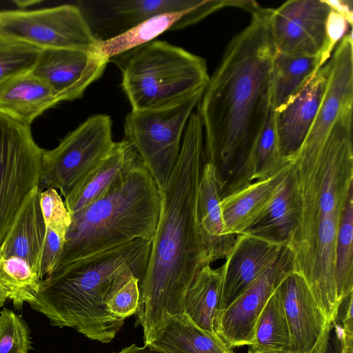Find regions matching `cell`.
Returning a JSON list of instances; mask_svg holds the SVG:
<instances>
[{"instance_id": "38", "label": "cell", "mask_w": 353, "mask_h": 353, "mask_svg": "<svg viewBox=\"0 0 353 353\" xmlns=\"http://www.w3.org/2000/svg\"><path fill=\"white\" fill-rule=\"evenodd\" d=\"M113 353H168L161 350L153 347L150 345H144L139 347L136 344H132L128 347L121 349L119 352Z\"/></svg>"}, {"instance_id": "15", "label": "cell", "mask_w": 353, "mask_h": 353, "mask_svg": "<svg viewBox=\"0 0 353 353\" xmlns=\"http://www.w3.org/2000/svg\"><path fill=\"white\" fill-rule=\"evenodd\" d=\"M250 6V1L245 0H200L190 8L154 16L118 34L99 39L95 52L110 61L113 57L152 41L165 32L186 28L223 8L248 10Z\"/></svg>"}, {"instance_id": "17", "label": "cell", "mask_w": 353, "mask_h": 353, "mask_svg": "<svg viewBox=\"0 0 353 353\" xmlns=\"http://www.w3.org/2000/svg\"><path fill=\"white\" fill-rule=\"evenodd\" d=\"M325 63L314 74L294 100L276 113L279 148L283 159L301 147L318 113L327 83Z\"/></svg>"}, {"instance_id": "14", "label": "cell", "mask_w": 353, "mask_h": 353, "mask_svg": "<svg viewBox=\"0 0 353 353\" xmlns=\"http://www.w3.org/2000/svg\"><path fill=\"white\" fill-rule=\"evenodd\" d=\"M277 288L289 326L291 353H317L332 321L327 319L300 274L290 272Z\"/></svg>"}, {"instance_id": "11", "label": "cell", "mask_w": 353, "mask_h": 353, "mask_svg": "<svg viewBox=\"0 0 353 353\" xmlns=\"http://www.w3.org/2000/svg\"><path fill=\"white\" fill-rule=\"evenodd\" d=\"M332 8L327 1L290 0L270 8L268 25L276 53L321 57L335 48L327 32Z\"/></svg>"}, {"instance_id": "3", "label": "cell", "mask_w": 353, "mask_h": 353, "mask_svg": "<svg viewBox=\"0 0 353 353\" xmlns=\"http://www.w3.org/2000/svg\"><path fill=\"white\" fill-rule=\"evenodd\" d=\"M352 107L339 115L324 143L301 148L290 160L299 191L298 226L287 247L294 272L305 280L329 321L339 314L335 249L347 199L353 193Z\"/></svg>"}, {"instance_id": "4", "label": "cell", "mask_w": 353, "mask_h": 353, "mask_svg": "<svg viewBox=\"0 0 353 353\" xmlns=\"http://www.w3.org/2000/svg\"><path fill=\"white\" fill-rule=\"evenodd\" d=\"M152 241L137 239L54 270L41 281L30 307L53 326L69 327L90 339L110 343L124 320L108 311L105 300L120 279L132 272L143 278Z\"/></svg>"}, {"instance_id": "34", "label": "cell", "mask_w": 353, "mask_h": 353, "mask_svg": "<svg viewBox=\"0 0 353 353\" xmlns=\"http://www.w3.org/2000/svg\"><path fill=\"white\" fill-rule=\"evenodd\" d=\"M40 205L46 228L65 238L71 216L57 189L48 188L42 190Z\"/></svg>"}, {"instance_id": "27", "label": "cell", "mask_w": 353, "mask_h": 353, "mask_svg": "<svg viewBox=\"0 0 353 353\" xmlns=\"http://www.w3.org/2000/svg\"><path fill=\"white\" fill-rule=\"evenodd\" d=\"M200 0H122L101 1L106 10L103 23L119 28L118 34L161 14L190 8Z\"/></svg>"}, {"instance_id": "28", "label": "cell", "mask_w": 353, "mask_h": 353, "mask_svg": "<svg viewBox=\"0 0 353 353\" xmlns=\"http://www.w3.org/2000/svg\"><path fill=\"white\" fill-rule=\"evenodd\" d=\"M250 346L252 350L263 353H291L289 326L277 288L259 315Z\"/></svg>"}, {"instance_id": "5", "label": "cell", "mask_w": 353, "mask_h": 353, "mask_svg": "<svg viewBox=\"0 0 353 353\" xmlns=\"http://www.w3.org/2000/svg\"><path fill=\"white\" fill-rule=\"evenodd\" d=\"M159 209L158 188L141 160L101 197L70 214L54 270L134 240L152 241Z\"/></svg>"}, {"instance_id": "16", "label": "cell", "mask_w": 353, "mask_h": 353, "mask_svg": "<svg viewBox=\"0 0 353 353\" xmlns=\"http://www.w3.org/2000/svg\"><path fill=\"white\" fill-rule=\"evenodd\" d=\"M283 247L245 234L236 236L234 245L221 266V290L214 319L274 263Z\"/></svg>"}, {"instance_id": "12", "label": "cell", "mask_w": 353, "mask_h": 353, "mask_svg": "<svg viewBox=\"0 0 353 353\" xmlns=\"http://www.w3.org/2000/svg\"><path fill=\"white\" fill-rule=\"evenodd\" d=\"M294 271L293 255L284 246L277 260L214 319L215 332L230 347L251 345L259 315L281 281Z\"/></svg>"}, {"instance_id": "20", "label": "cell", "mask_w": 353, "mask_h": 353, "mask_svg": "<svg viewBox=\"0 0 353 353\" xmlns=\"http://www.w3.org/2000/svg\"><path fill=\"white\" fill-rule=\"evenodd\" d=\"M289 166L290 161L271 176L255 181L221 199V208L228 234H242L261 215L279 193Z\"/></svg>"}, {"instance_id": "2", "label": "cell", "mask_w": 353, "mask_h": 353, "mask_svg": "<svg viewBox=\"0 0 353 353\" xmlns=\"http://www.w3.org/2000/svg\"><path fill=\"white\" fill-rule=\"evenodd\" d=\"M205 163L203 126L194 111L176 165L165 187L158 190L159 219L135 314L144 344L156 339L170 318L184 313L188 289L198 273L212 263L197 215Z\"/></svg>"}, {"instance_id": "39", "label": "cell", "mask_w": 353, "mask_h": 353, "mask_svg": "<svg viewBox=\"0 0 353 353\" xmlns=\"http://www.w3.org/2000/svg\"><path fill=\"white\" fill-rule=\"evenodd\" d=\"M8 299L6 293L0 288V307L3 306L6 299Z\"/></svg>"}, {"instance_id": "21", "label": "cell", "mask_w": 353, "mask_h": 353, "mask_svg": "<svg viewBox=\"0 0 353 353\" xmlns=\"http://www.w3.org/2000/svg\"><path fill=\"white\" fill-rule=\"evenodd\" d=\"M140 161V156L126 139L114 142L108 154L64 199L69 213L72 214L99 199Z\"/></svg>"}, {"instance_id": "9", "label": "cell", "mask_w": 353, "mask_h": 353, "mask_svg": "<svg viewBox=\"0 0 353 353\" xmlns=\"http://www.w3.org/2000/svg\"><path fill=\"white\" fill-rule=\"evenodd\" d=\"M112 120L106 114L88 117L57 147L44 150L40 189H58L64 199L110 152Z\"/></svg>"}, {"instance_id": "32", "label": "cell", "mask_w": 353, "mask_h": 353, "mask_svg": "<svg viewBox=\"0 0 353 353\" xmlns=\"http://www.w3.org/2000/svg\"><path fill=\"white\" fill-rule=\"evenodd\" d=\"M139 281L132 272L125 273L105 300L108 311L124 320L136 314L139 305Z\"/></svg>"}, {"instance_id": "25", "label": "cell", "mask_w": 353, "mask_h": 353, "mask_svg": "<svg viewBox=\"0 0 353 353\" xmlns=\"http://www.w3.org/2000/svg\"><path fill=\"white\" fill-rule=\"evenodd\" d=\"M325 63L321 57L276 53L272 86L274 111L280 112L290 103Z\"/></svg>"}, {"instance_id": "40", "label": "cell", "mask_w": 353, "mask_h": 353, "mask_svg": "<svg viewBox=\"0 0 353 353\" xmlns=\"http://www.w3.org/2000/svg\"><path fill=\"white\" fill-rule=\"evenodd\" d=\"M247 353H262V352H256V351L248 350Z\"/></svg>"}, {"instance_id": "8", "label": "cell", "mask_w": 353, "mask_h": 353, "mask_svg": "<svg viewBox=\"0 0 353 353\" xmlns=\"http://www.w3.org/2000/svg\"><path fill=\"white\" fill-rule=\"evenodd\" d=\"M44 150L30 127L0 112V245L28 195L40 188Z\"/></svg>"}, {"instance_id": "24", "label": "cell", "mask_w": 353, "mask_h": 353, "mask_svg": "<svg viewBox=\"0 0 353 353\" xmlns=\"http://www.w3.org/2000/svg\"><path fill=\"white\" fill-rule=\"evenodd\" d=\"M150 345L168 353H234L216 334L196 325L185 313L170 318Z\"/></svg>"}, {"instance_id": "22", "label": "cell", "mask_w": 353, "mask_h": 353, "mask_svg": "<svg viewBox=\"0 0 353 353\" xmlns=\"http://www.w3.org/2000/svg\"><path fill=\"white\" fill-rule=\"evenodd\" d=\"M300 212L299 191L290 161L287 176L279 193L268 208L242 234L287 246L298 226Z\"/></svg>"}, {"instance_id": "31", "label": "cell", "mask_w": 353, "mask_h": 353, "mask_svg": "<svg viewBox=\"0 0 353 353\" xmlns=\"http://www.w3.org/2000/svg\"><path fill=\"white\" fill-rule=\"evenodd\" d=\"M41 50L0 34V83L32 69Z\"/></svg>"}, {"instance_id": "30", "label": "cell", "mask_w": 353, "mask_h": 353, "mask_svg": "<svg viewBox=\"0 0 353 353\" xmlns=\"http://www.w3.org/2000/svg\"><path fill=\"white\" fill-rule=\"evenodd\" d=\"M335 282L338 301L353 292V193L346 203L335 249Z\"/></svg>"}, {"instance_id": "18", "label": "cell", "mask_w": 353, "mask_h": 353, "mask_svg": "<svg viewBox=\"0 0 353 353\" xmlns=\"http://www.w3.org/2000/svg\"><path fill=\"white\" fill-rule=\"evenodd\" d=\"M41 191L39 187H36L30 192L0 245L1 256L23 259L41 279V260L46 235L40 205Z\"/></svg>"}, {"instance_id": "29", "label": "cell", "mask_w": 353, "mask_h": 353, "mask_svg": "<svg viewBox=\"0 0 353 353\" xmlns=\"http://www.w3.org/2000/svg\"><path fill=\"white\" fill-rule=\"evenodd\" d=\"M41 279L23 259L0 255V288L8 299L20 309L25 302L30 305L34 301Z\"/></svg>"}, {"instance_id": "37", "label": "cell", "mask_w": 353, "mask_h": 353, "mask_svg": "<svg viewBox=\"0 0 353 353\" xmlns=\"http://www.w3.org/2000/svg\"><path fill=\"white\" fill-rule=\"evenodd\" d=\"M331 7L343 15L350 25L352 23V6L348 5L350 1H327Z\"/></svg>"}, {"instance_id": "13", "label": "cell", "mask_w": 353, "mask_h": 353, "mask_svg": "<svg viewBox=\"0 0 353 353\" xmlns=\"http://www.w3.org/2000/svg\"><path fill=\"white\" fill-rule=\"evenodd\" d=\"M109 61L95 51L41 50L32 72L47 83L61 102L81 98L103 73Z\"/></svg>"}, {"instance_id": "1", "label": "cell", "mask_w": 353, "mask_h": 353, "mask_svg": "<svg viewBox=\"0 0 353 353\" xmlns=\"http://www.w3.org/2000/svg\"><path fill=\"white\" fill-rule=\"evenodd\" d=\"M269 12L260 7L251 14L249 25L227 46L196 105L205 163L215 168L222 198L247 163L273 108L276 50Z\"/></svg>"}, {"instance_id": "36", "label": "cell", "mask_w": 353, "mask_h": 353, "mask_svg": "<svg viewBox=\"0 0 353 353\" xmlns=\"http://www.w3.org/2000/svg\"><path fill=\"white\" fill-rule=\"evenodd\" d=\"M343 334V328L337 316L331 323L326 341L317 353H344Z\"/></svg>"}, {"instance_id": "35", "label": "cell", "mask_w": 353, "mask_h": 353, "mask_svg": "<svg viewBox=\"0 0 353 353\" xmlns=\"http://www.w3.org/2000/svg\"><path fill=\"white\" fill-rule=\"evenodd\" d=\"M65 242V236H61L46 228V235L44 241L41 266L40 276L43 280L51 274L54 270L61 256Z\"/></svg>"}, {"instance_id": "19", "label": "cell", "mask_w": 353, "mask_h": 353, "mask_svg": "<svg viewBox=\"0 0 353 353\" xmlns=\"http://www.w3.org/2000/svg\"><path fill=\"white\" fill-rule=\"evenodd\" d=\"M59 102L55 92L32 70L0 83V112L28 127Z\"/></svg>"}, {"instance_id": "23", "label": "cell", "mask_w": 353, "mask_h": 353, "mask_svg": "<svg viewBox=\"0 0 353 353\" xmlns=\"http://www.w3.org/2000/svg\"><path fill=\"white\" fill-rule=\"evenodd\" d=\"M221 190L214 167L205 163L198 188V220L212 262L225 259L236 236L226 232L221 208Z\"/></svg>"}, {"instance_id": "26", "label": "cell", "mask_w": 353, "mask_h": 353, "mask_svg": "<svg viewBox=\"0 0 353 353\" xmlns=\"http://www.w3.org/2000/svg\"><path fill=\"white\" fill-rule=\"evenodd\" d=\"M222 279L221 266L203 268L188 289L184 313L199 327L210 333L214 330V317L219 302Z\"/></svg>"}, {"instance_id": "7", "label": "cell", "mask_w": 353, "mask_h": 353, "mask_svg": "<svg viewBox=\"0 0 353 353\" xmlns=\"http://www.w3.org/2000/svg\"><path fill=\"white\" fill-rule=\"evenodd\" d=\"M203 92L168 108L131 110L125 118V139L140 156L158 190L165 187L176 165L185 126Z\"/></svg>"}, {"instance_id": "6", "label": "cell", "mask_w": 353, "mask_h": 353, "mask_svg": "<svg viewBox=\"0 0 353 353\" xmlns=\"http://www.w3.org/2000/svg\"><path fill=\"white\" fill-rule=\"evenodd\" d=\"M132 111L156 110L204 91L205 59L163 41H152L113 57Z\"/></svg>"}, {"instance_id": "10", "label": "cell", "mask_w": 353, "mask_h": 353, "mask_svg": "<svg viewBox=\"0 0 353 353\" xmlns=\"http://www.w3.org/2000/svg\"><path fill=\"white\" fill-rule=\"evenodd\" d=\"M0 34L41 50L95 51L99 41L81 9L71 4L0 11Z\"/></svg>"}, {"instance_id": "33", "label": "cell", "mask_w": 353, "mask_h": 353, "mask_svg": "<svg viewBox=\"0 0 353 353\" xmlns=\"http://www.w3.org/2000/svg\"><path fill=\"white\" fill-rule=\"evenodd\" d=\"M31 341L21 316L3 308L0 312V353H28Z\"/></svg>"}]
</instances>
